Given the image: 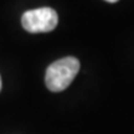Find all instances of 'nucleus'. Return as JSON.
Instances as JSON below:
<instances>
[{
	"label": "nucleus",
	"instance_id": "f03ea898",
	"mask_svg": "<svg viewBox=\"0 0 134 134\" xmlns=\"http://www.w3.org/2000/svg\"><path fill=\"white\" fill-rule=\"evenodd\" d=\"M58 23L57 13L51 8H38L24 13L21 25L27 32L40 34L52 31Z\"/></svg>",
	"mask_w": 134,
	"mask_h": 134
},
{
	"label": "nucleus",
	"instance_id": "7ed1b4c3",
	"mask_svg": "<svg viewBox=\"0 0 134 134\" xmlns=\"http://www.w3.org/2000/svg\"><path fill=\"white\" fill-rule=\"evenodd\" d=\"M105 1H108V3H117L118 0H105Z\"/></svg>",
	"mask_w": 134,
	"mask_h": 134
},
{
	"label": "nucleus",
	"instance_id": "f257e3e1",
	"mask_svg": "<svg viewBox=\"0 0 134 134\" xmlns=\"http://www.w3.org/2000/svg\"><path fill=\"white\" fill-rule=\"evenodd\" d=\"M80 71V61L76 57H65L48 66L45 83L51 92L65 91Z\"/></svg>",
	"mask_w": 134,
	"mask_h": 134
},
{
	"label": "nucleus",
	"instance_id": "20e7f679",
	"mask_svg": "<svg viewBox=\"0 0 134 134\" xmlns=\"http://www.w3.org/2000/svg\"><path fill=\"white\" fill-rule=\"evenodd\" d=\"M1 86L3 85H1V76H0V91H1Z\"/></svg>",
	"mask_w": 134,
	"mask_h": 134
}]
</instances>
